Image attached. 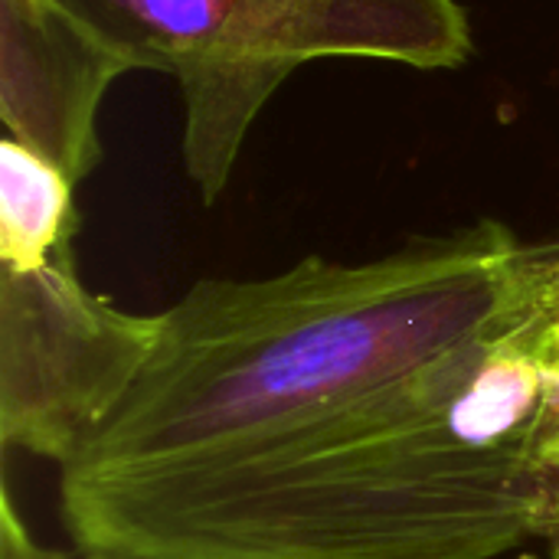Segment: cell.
Masks as SVG:
<instances>
[{
	"label": "cell",
	"instance_id": "6da1fadb",
	"mask_svg": "<svg viewBox=\"0 0 559 559\" xmlns=\"http://www.w3.org/2000/svg\"><path fill=\"white\" fill-rule=\"evenodd\" d=\"M557 318L219 445L59 472L62 524L105 559H504L559 544Z\"/></svg>",
	"mask_w": 559,
	"mask_h": 559
},
{
	"label": "cell",
	"instance_id": "7a4b0ae2",
	"mask_svg": "<svg viewBox=\"0 0 559 559\" xmlns=\"http://www.w3.org/2000/svg\"><path fill=\"white\" fill-rule=\"evenodd\" d=\"M559 314V239L501 219L278 275L203 278L160 311L157 344L121 403L59 472H102L383 390L468 344Z\"/></svg>",
	"mask_w": 559,
	"mask_h": 559
},
{
	"label": "cell",
	"instance_id": "3957f363",
	"mask_svg": "<svg viewBox=\"0 0 559 559\" xmlns=\"http://www.w3.org/2000/svg\"><path fill=\"white\" fill-rule=\"evenodd\" d=\"M138 69L170 72L183 95V164L216 203L242 141L305 62L324 56L455 69L475 52L459 0H69Z\"/></svg>",
	"mask_w": 559,
	"mask_h": 559
},
{
	"label": "cell",
	"instance_id": "277c9868",
	"mask_svg": "<svg viewBox=\"0 0 559 559\" xmlns=\"http://www.w3.org/2000/svg\"><path fill=\"white\" fill-rule=\"evenodd\" d=\"M160 314H131L85 288L75 255L0 269V442L69 465L131 390Z\"/></svg>",
	"mask_w": 559,
	"mask_h": 559
},
{
	"label": "cell",
	"instance_id": "5b68a950",
	"mask_svg": "<svg viewBox=\"0 0 559 559\" xmlns=\"http://www.w3.org/2000/svg\"><path fill=\"white\" fill-rule=\"evenodd\" d=\"M138 69L69 0H0V121L75 187L98 167V108Z\"/></svg>",
	"mask_w": 559,
	"mask_h": 559
},
{
	"label": "cell",
	"instance_id": "8992f818",
	"mask_svg": "<svg viewBox=\"0 0 559 559\" xmlns=\"http://www.w3.org/2000/svg\"><path fill=\"white\" fill-rule=\"evenodd\" d=\"M75 183L43 154L0 141V269H33L75 255Z\"/></svg>",
	"mask_w": 559,
	"mask_h": 559
},
{
	"label": "cell",
	"instance_id": "52a82bcc",
	"mask_svg": "<svg viewBox=\"0 0 559 559\" xmlns=\"http://www.w3.org/2000/svg\"><path fill=\"white\" fill-rule=\"evenodd\" d=\"M0 559H105L92 557V554H66V550H52L46 544H39L26 521L16 511V501L10 495V488H3L0 498Z\"/></svg>",
	"mask_w": 559,
	"mask_h": 559
},
{
	"label": "cell",
	"instance_id": "ba28073f",
	"mask_svg": "<svg viewBox=\"0 0 559 559\" xmlns=\"http://www.w3.org/2000/svg\"><path fill=\"white\" fill-rule=\"evenodd\" d=\"M557 559H559V544H557Z\"/></svg>",
	"mask_w": 559,
	"mask_h": 559
}]
</instances>
